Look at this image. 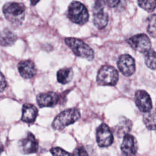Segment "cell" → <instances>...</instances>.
I'll list each match as a JSON object with an SVG mask.
<instances>
[{
    "mask_svg": "<svg viewBox=\"0 0 156 156\" xmlns=\"http://www.w3.org/2000/svg\"><path fill=\"white\" fill-rule=\"evenodd\" d=\"M80 118V113L77 108H71L62 111L54 118L52 127L55 130H62L65 127L74 123Z\"/></svg>",
    "mask_w": 156,
    "mask_h": 156,
    "instance_id": "1",
    "label": "cell"
},
{
    "mask_svg": "<svg viewBox=\"0 0 156 156\" xmlns=\"http://www.w3.org/2000/svg\"><path fill=\"white\" fill-rule=\"evenodd\" d=\"M5 18L14 25H20L25 17V7L20 3L7 2L2 8Z\"/></svg>",
    "mask_w": 156,
    "mask_h": 156,
    "instance_id": "2",
    "label": "cell"
},
{
    "mask_svg": "<svg viewBox=\"0 0 156 156\" xmlns=\"http://www.w3.org/2000/svg\"><path fill=\"white\" fill-rule=\"evenodd\" d=\"M65 41L66 45L72 50L76 55L86 58L90 61L94 58V51L82 40L76 38L69 37L65 38Z\"/></svg>",
    "mask_w": 156,
    "mask_h": 156,
    "instance_id": "3",
    "label": "cell"
},
{
    "mask_svg": "<svg viewBox=\"0 0 156 156\" xmlns=\"http://www.w3.org/2000/svg\"><path fill=\"white\" fill-rule=\"evenodd\" d=\"M68 16L72 22L79 25L85 24L89 18L87 8L79 1H73L70 4L68 7Z\"/></svg>",
    "mask_w": 156,
    "mask_h": 156,
    "instance_id": "4",
    "label": "cell"
},
{
    "mask_svg": "<svg viewBox=\"0 0 156 156\" xmlns=\"http://www.w3.org/2000/svg\"><path fill=\"white\" fill-rule=\"evenodd\" d=\"M118 73L114 67L104 65L98 71L96 80L100 85L114 86L118 82Z\"/></svg>",
    "mask_w": 156,
    "mask_h": 156,
    "instance_id": "5",
    "label": "cell"
},
{
    "mask_svg": "<svg viewBox=\"0 0 156 156\" xmlns=\"http://www.w3.org/2000/svg\"><path fill=\"white\" fill-rule=\"evenodd\" d=\"M105 1L96 0L93 8V24L99 29H104L108 21V16L104 12Z\"/></svg>",
    "mask_w": 156,
    "mask_h": 156,
    "instance_id": "6",
    "label": "cell"
},
{
    "mask_svg": "<svg viewBox=\"0 0 156 156\" xmlns=\"http://www.w3.org/2000/svg\"><path fill=\"white\" fill-rule=\"evenodd\" d=\"M129 44L134 50L144 53L151 49V42L149 37L144 34H137L129 38L127 40Z\"/></svg>",
    "mask_w": 156,
    "mask_h": 156,
    "instance_id": "7",
    "label": "cell"
},
{
    "mask_svg": "<svg viewBox=\"0 0 156 156\" xmlns=\"http://www.w3.org/2000/svg\"><path fill=\"white\" fill-rule=\"evenodd\" d=\"M96 135V141L99 147H107L113 142V133L106 124L102 123L97 128Z\"/></svg>",
    "mask_w": 156,
    "mask_h": 156,
    "instance_id": "8",
    "label": "cell"
},
{
    "mask_svg": "<svg viewBox=\"0 0 156 156\" xmlns=\"http://www.w3.org/2000/svg\"><path fill=\"white\" fill-rule=\"evenodd\" d=\"M118 68L125 76H130L135 71V62L133 58L129 54L121 55L118 60Z\"/></svg>",
    "mask_w": 156,
    "mask_h": 156,
    "instance_id": "9",
    "label": "cell"
},
{
    "mask_svg": "<svg viewBox=\"0 0 156 156\" xmlns=\"http://www.w3.org/2000/svg\"><path fill=\"white\" fill-rule=\"evenodd\" d=\"M19 146L21 152L24 154L37 152L38 149V142L30 132H28L26 136L20 141Z\"/></svg>",
    "mask_w": 156,
    "mask_h": 156,
    "instance_id": "10",
    "label": "cell"
},
{
    "mask_svg": "<svg viewBox=\"0 0 156 156\" xmlns=\"http://www.w3.org/2000/svg\"><path fill=\"white\" fill-rule=\"evenodd\" d=\"M135 102L138 108L146 113L152 108V100L149 94L144 90H137L135 94Z\"/></svg>",
    "mask_w": 156,
    "mask_h": 156,
    "instance_id": "11",
    "label": "cell"
},
{
    "mask_svg": "<svg viewBox=\"0 0 156 156\" xmlns=\"http://www.w3.org/2000/svg\"><path fill=\"white\" fill-rule=\"evenodd\" d=\"M122 154L125 155H134L138 150V144L136 138L129 133L123 136L122 143L121 146Z\"/></svg>",
    "mask_w": 156,
    "mask_h": 156,
    "instance_id": "12",
    "label": "cell"
},
{
    "mask_svg": "<svg viewBox=\"0 0 156 156\" xmlns=\"http://www.w3.org/2000/svg\"><path fill=\"white\" fill-rule=\"evenodd\" d=\"M59 96L55 92L40 93L37 96V102L38 106L42 107H52L58 102Z\"/></svg>",
    "mask_w": 156,
    "mask_h": 156,
    "instance_id": "13",
    "label": "cell"
},
{
    "mask_svg": "<svg viewBox=\"0 0 156 156\" xmlns=\"http://www.w3.org/2000/svg\"><path fill=\"white\" fill-rule=\"evenodd\" d=\"M18 69L21 76L24 79L34 77L37 73L35 65L31 60H24L18 64Z\"/></svg>",
    "mask_w": 156,
    "mask_h": 156,
    "instance_id": "14",
    "label": "cell"
},
{
    "mask_svg": "<svg viewBox=\"0 0 156 156\" xmlns=\"http://www.w3.org/2000/svg\"><path fill=\"white\" fill-rule=\"evenodd\" d=\"M38 115V110L33 104L26 103L22 107L21 120L27 123L34 122Z\"/></svg>",
    "mask_w": 156,
    "mask_h": 156,
    "instance_id": "15",
    "label": "cell"
},
{
    "mask_svg": "<svg viewBox=\"0 0 156 156\" xmlns=\"http://www.w3.org/2000/svg\"><path fill=\"white\" fill-rule=\"evenodd\" d=\"M17 40V36L11 30L4 29L0 32V45L10 46L13 45Z\"/></svg>",
    "mask_w": 156,
    "mask_h": 156,
    "instance_id": "16",
    "label": "cell"
},
{
    "mask_svg": "<svg viewBox=\"0 0 156 156\" xmlns=\"http://www.w3.org/2000/svg\"><path fill=\"white\" fill-rule=\"evenodd\" d=\"M143 122L146 128L149 130H156V109L152 108L143 115Z\"/></svg>",
    "mask_w": 156,
    "mask_h": 156,
    "instance_id": "17",
    "label": "cell"
},
{
    "mask_svg": "<svg viewBox=\"0 0 156 156\" xmlns=\"http://www.w3.org/2000/svg\"><path fill=\"white\" fill-rule=\"evenodd\" d=\"M132 126V122L129 119L124 118L115 127L116 135L118 136V137H122L130 130Z\"/></svg>",
    "mask_w": 156,
    "mask_h": 156,
    "instance_id": "18",
    "label": "cell"
},
{
    "mask_svg": "<svg viewBox=\"0 0 156 156\" xmlns=\"http://www.w3.org/2000/svg\"><path fill=\"white\" fill-rule=\"evenodd\" d=\"M73 77V71L71 68L60 69L57 73V81L62 84H66L71 82Z\"/></svg>",
    "mask_w": 156,
    "mask_h": 156,
    "instance_id": "19",
    "label": "cell"
},
{
    "mask_svg": "<svg viewBox=\"0 0 156 156\" xmlns=\"http://www.w3.org/2000/svg\"><path fill=\"white\" fill-rule=\"evenodd\" d=\"M144 57L146 66L151 69H156V52L150 49L144 52Z\"/></svg>",
    "mask_w": 156,
    "mask_h": 156,
    "instance_id": "20",
    "label": "cell"
},
{
    "mask_svg": "<svg viewBox=\"0 0 156 156\" xmlns=\"http://www.w3.org/2000/svg\"><path fill=\"white\" fill-rule=\"evenodd\" d=\"M147 31L151 36L156 38V15H152L148 18Z\"/></svg>",
    "mask_w": 156,
    "mask_h": 156,
    "instance_id": "21",
    "label": "cell"
},
{
    "mask_svg": "<svg viewBox=\"0 0 156 156\" xmlns=\"http://www.w3.org/2000/svg\"><path fill=\"white\" fill-rule=\"evenodd\" d=\"M140 7L148 12H153L156 7V0H138Z\"/></svg>",
    "mask_w": 156,
    "mask_h": 156,
    "instance_id": "22",
    "label": "cell"
},
{
    "mask_svg": "<svg viewBox=\"0 0 156 156\" xmlns=\"http://www.w3.org/2000/svg\"><path fill=\"white\" fill-rule=\"evenodd\" d=\"M50 152L53 155H66L71 154L70 153L65 151L63 149L58 147L51 148L50 149Z\"/></svg>",
    "mask_w": 156,
    "mask_h": 156,
    "instance_id": "23",
    "label": "cell"
},
{
    "mask_svg": "<svg viewBox=\"0 0 156 156\" xmlns=\"http://www.w3.org/2000/svg\"><path fill=\"white\" fill-rule=\"evenodd\" d=\"M7 87V82L3 74L0 71V92H2Z\"/></svg>",
    "mask_w": 156,
    "mask_h": 156,
    "instance_id": "24",
    "label": "cell"
},
{
    "mask_svg": "<svg viewBox=\"0 0 156 156\" xmlns=\"http://www.w3.org/2000/svg\"><path fill=\"white\" fill-rule=\"evenodd\" d=\"M73 154L76 155H87L88 153L83 146H79L74 150Z\"/></svg>",
    "mask_w": 156,
    "mask_h": 156,
    "instance_id": "25",
    "label": "cell"
},
{
    "mask_svg": "<svg viewBox=\"0 0 156 156\" xmlns=\"http://www.w3.org/2000/svg\"><path fill=\"white\" fill-rule=\"evenodd\" d=\"M119 1L120 0H105V2H106L108 7L113 8L116 7L118 5Z\"/></svg>",
    "mask_w": 156,
    "mask_h": 156,
    "instance_id": "26",
    "label": "cell"
},
{
    "mask_svg": "<svg viewBox=\"0 0 156 156\" xmlns=\"http://www.w3.org/2000/svg\"><path fill=\"white\" fill-rule=\"evenodd\" d=\"M40 0H30V2H31V4L32 5H34L37 4L38 2Z\"/></svg>",
    "mask_w": 156,
    "mask_h": 156,
    "instance_id": "27",
    "label": "cell"
},
{
    "mask_svg": "<svg viewBox=\"0 0 156 156\" xmlns=\"http://www.w3.org/2000/svg\"><path fill=\"white\" fill-rule=\"evenodd\" d=\"M3 151H4V146L2 143L0 141V154L3 152Z\"/></svg>",
    "mask_w": 156,
    "mask_h": 156,
    "instance_id": "28",
    "label": "cell"
}]
</instances>
